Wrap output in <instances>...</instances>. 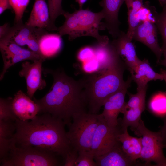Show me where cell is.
<instances>
[{"instance_id": "cell-25", "label": "cell", "mask_w": 166, "mask_h": 166, "mask_svg": "<svg viewBox=\"0 0 166 166\" xmlns=\"http://www.w3.org/2000/svg\"><path fill=\"white\" fill-rule=\"evenodd\" d=\"M150 111L160 117L166 116V92H158L150 99L148 104Z\"/></svg>"}, {"instance_id": "cell-12", "label": "cell", "mask_w": 166, "mask_h": 166, "mask_svg": "<svg viewBox=\"0 0 166 166\" xmlns=\"http://www.w3.org/2000/svg\"><path fill=\"white\" fill-rule=\"evenodd\" d=\"M131 41L126 34L121 31L118 36L110 43L118 56L132 75L141 60L138 57L135 46Z\"/></svg>"}, {"instance_id": "cell-5", "label": "cell", "mask_w": 166, "mask_h": 166, "mask_svg": "<svg viewBox=\"0 0 166 166\" xmlns=\"http://www.w3.org/2000/svg\"><path fill=\"white\" fill-rule=\"evenodd\" d=\"M101 114L86 112L77 113L72 117L73 122L68 125L67 132L70 145L78 152L90 150L96 130L99 124Z\"/></svg>"}, {"instance_id": "cell-1", "label": "cell", "mask_w": 166, "mask_h": 166, "mask_svg": "<svg viewBox=\"0 0 166 166\" xmlns=\"http://www.w3.org/2000/svg\"><path fill=\"white\" fill-rule=\"evenodd\" d=\"M44 69V73L51 74L53 81L50 89L43 97L34 98L38 106L39 113L49 114L69 125L73 116L85 112L87 106L83 79L76 80L62 69Z\"/></svg>"}, {"instance_id": "cell-15", "label": "cell", "mask_w": 166, "mask_h": 166, "mask_svg": "<svg viewBox=\"0 0 166 166\" xmlns=\"http://www.w3.org/2000/svg\"><path fill=\"white\" fill-rule=\"evenodd\" d=\"M11 106L17 118L22 121L31 120L39 112L38 105L22 91H18L11 98Z\"/></svg>"}, {"instance_id": "cell-34", "label": "cell", "mask_w": 166, "mask_h": 166, "mask_svg": "<svg viewBox=\"0 0 166 166\" xmlns=\"http://www.w3.org/2000/svg\"><path fill=\"white\" fill-rule=\"evenodd\" d=\"M78 60L82 63L95 57L94 48L91 46H85L80 49L77 55Z\"/></svg>"}, {"instance_id": "cell-13", "label": "cell", "mask_w": 166, "mask_h": 166, "mask_svg": "<svg viewBox=\"0 0 166 166\" xmlns=\"http://www.w3.org/2000/svg\"><path fill=\"white\" fill-rule=\"evenodd\" d=\"M132 80L131 77L128 78L125 85L110 96L104 104L103 111L101 114L106 122L110 125L115 126L120 124L117 117L125 104V95Z\"/></svg>"}, {"instance_id": "cell-18", "label": "cell", "mask_w": 166, "mask_h": 166, "mask_svg": "<svg viewBox=\"0 0 166 166\" xmlns=\"http://www.w3.org/2000/svg\"><path fill=\"white\" fill-rule=\"evenodd\" d=\"M25 24L48 31H57V29L51 22L49 7L45 0H35L29 18Z\"/></svg>"}, {"instance_id": "cell-19", "label": "cell", "mask_w": 166, "mask_h": 166, "mask_svg": "<svg viewBox=\"0 0 166 166\" xmlns=\"http://www.w3.org/2000/svg\"><path fill=\"white\" fill-rule=\"evenodd\" d=\"M131 77L136 83L138 89L147 87L148 83L150 81L164 80L162 74L156 72L146 59L141 60Z\"/></svg>"}, {"instance_id": "cell-16", "label": "cell", "mask_w": 166, "mask_h": 166, "mask_svg": "<svg viewBox=\"0 0 166 166\" xmlns=\"http://www.w3.org/2000/svg\"><path fill=\"white\" fill-rule=\"evenodd\" d=\"M98 166H131L140 165L130 157L123 150L119 141L105 153L94 156Z\"/></svg>"}, {"instance_id": "cell-2", "label": "cell", "mask_w": 166, "mask_h": 166, "mask_svg": "<svg viewBox=\"0 0 166 166\" xmlns=\"http://www.w3.org/2000/svg\"><path fill=\"white\" fill-rule=\"evenodd\" d=\"M30 120H15L12 142L17 146L41 148L65 159L72 148L63 121L48 113L37 115Z\"/></svg>"}, {"instance_id": "cell-37", "label": "cell", "mask_w": 166, "mask_h": 166, "mask_svg": "<svg viewBox=\"0 0 166 166\" xmlns=\"http://www.w3.org/2000/svg\"><path fill=\"white\" fill-rule=\"evenodd\" d=\"M12 9L9 0H0V14L1 15L6 10Z\"/></svg>"}, {"instance_id": "cell-26", "label": "cell", "mask_w": 166, "mask_h": 166, "mask_svg": "<svg viewBox=\"0 0 166 166\" xmlns=\"http://www.w3.org/2000/svg\"><path fill=\"white\" fill-rule=\"evenodd\" d=\"M147 88V87L137 88V92L135 94L128 93V94L129 99L127 102H125L122 111L128 109L145 105V97Z\"/></svg>"}, {"instance_id": "cell-38", "label": "cell", "mask_w": 166, "mask_h": 166, "mask_svg": "<svg viewBox=\"0 0 166 166\" xmlns=\"http://www.w3.org/2000/svg\"><path fill=\"white\" fill-rule=\"evenodd\" d=\"M164 118V125L159 131L161 134L163 140L166 138V116Z\"/></svg>"}, {"instance_id": "cell-22", "label": "cell", "mask_w": 166, "mask_h": 166, "mask_svg": "<svg viewBox=\"0 0 166 166\" xmlns=\"http://www.w3.org/2000/svg\"><path fill=\"white\" fill-rule=\"evenodd\" d=\"M143 0H124L128 9V28L127 35L132 41L136 27L140 22V11L144 5Z\"/></svg>"}, {"instance_id": "cell-20", "label": "cell", "mask_w": 166, "mask_h": 166, "mask_svg": "<svg viewBox=\"0 0 166 166\" xmlns=\"http://www.w3.org/2000/svg\"><path fill=\"white\" fill-rule=\"evenodd\" d=\"M118 140L121 143L123 150L132 159L136 160L140 158L142 148L141 137L131 136L126 128L119 135Z\"/></svg>"}, {"instance_id": "cell-21", "label": "cell", "mask_w": 166, "mask_h": 166, "mask_svg": "<svg viewBox=\"0 0 166 166\" xmlns=\"http://www.w3.org/2000/svg\"><path fill=\"white\" fill-rule=\"evenodd\" d=\"M62 45L61 36L49 33L44 35L39 42L40 51L45 59L57 54L60 51Z\"/></svg>"}, {"instance_id": "cell-42", "label": "cell", "mask_w": 166, "mask_h": 166, "mask_svg": "<svg viewBox=\"0 0 166 166\" xmlns=\"http://www.w3.org/2000/svg\"><path fill=\"white\" fill-rule=\"evenodd\" d=\"M164 148H166V138L163 140Z\"/></svg>"}, {"instance_id": "cell-11", "label": "cell", "mask_w": 166, "mask_h": 166, "mask_svg": "<svg viewBox=\"0 0 166 166\" xmlns=\"http://www.w3.org/2000/svg\"><path fill=\"white\" fill-rule=\"evenodd\" d=\"M45 59L41 58L30 63L25 61L22 64V69L18 74L26 80L27 95L31 99L38 89L42 90L46 86V82L42 77V64Z\"/></svg>"}, {"instance_id": "cell-17", "label": "cell", "mask_w": 166, "mask_h": 166, "mask_svg": "<svg viewBox=\"0 0 166 166\" xmlns=\"http://www.w3.org/2000/svg\"><path fill=\"white\" fill-rule=\"evenodd\" d=\"M124 0H102L99 4L102 7L101 10L104 16L103 25L109 34L114 39L120 34V22L118 20V14L121 6Z\"/></svg>"}, {"instance_id": "cell-8", "label": "cell", "mask_w": 166, "mask_h": 166, "mask_svg": "<svg viewBox=\"0 0 166 166\" xmlns=\"http://www.w3.org/2000/svg\"><path fill=\"white\" fill-rule=\"evenodd\" d=\"M48 33L45 29L28 26L22 21L14 23L11 27L9 26L0 38L7 37L21 46L27 45L31 50L45 59L40 51L39 42L42 38Z\"/></svg>"}, {"instance_id": "cell-33", "label": "cell", "mask_w": 166, "mask_h": 166, "mask_svg": "<svg viewBox=\"0 0 166 166\" xmlns=\"http://www.w3.org/2000/svg\"><path fill=\"white\" fill-rule=\"evenodd\" d=\"M15 131V121L0 120V138L10 139Z\"/></svg>"}, {"instance_id": "cell-31", "label": "cell", "mask_w": 166, "mask_h": 166, "mask_svg": "<svg viewBox=\"0 0 166 166\" xmlns=\"http://www.w3.org/2000/svg\"><path fill=\"white\" fill-rule=\"evenodd\" d=\"M156 24L161 35L163 44L161 48L162 50L166 51V9L163 8L162 11L158 14Z\"/></svg>"}, {"instance_id": "cell-30", "label": "cell", "mask_w": 166, "mask_h": 166, "mask_svg": "<svg viewBox=\"0 0 166 166\" xmlns=\"http://www.w3.org/2000/svg\"><path fill=\"white\" fill-rule=\"evenodd\" d=\"M94 158V155L90 150L79 151L75 166H97Z\"/></svg>"}, {"instance_id": "cell-6", "label": "cell", "mask_w": 166, "mask_h": 166, "mask_svg": "<svg viewBox=\"0 0 166 166\" xmlns=\"http://www.w3.org/2000/svg\"><path fill=\"white\" fill-rule=\"evenodd\" d=\"M132 131L141 138L142 148L140 159L147 165L154 162L156 166H166V157L163 152L164 140L160 132H153L148 129L141 119L138 126Z\"/></svg>"}, {"instance_id": "cell-29", "label": "cell", "mask_w": 166, "mask_h": 166, "mask_svg": "<svg viewBox=\"0 0 166 166\" xmlns=\"http://www.w3.org/2000/svg\"><path fill=\"white\" fill-rule=\"evenodd\" d=\"M158 14L155 7L151 6L147 2L144 4L140 10V22L148 21L156 24Z\"/></svg>"}, {"instance_id": "cell-41", "label": "cell", "mask_w": 166, "mask_h": 166, "mask_svg": "<svg viewBox=\"0 0 166 166\" xmlns=\"http://www.w3.org/2000/svg\"><path fill=\"white\" fill-rule=\"evenodd\" d=\"M160 72L163 76L164 80L165 81L166 84V70L161 69Z\"/></svg>"}, {"instance_id": "cell-9", "label": "cell", "mask_w": 166, "mask_h": 166, "mask_svg": "<svg viewBox=\"0 0 166 166\" xmlns=\"http://www.w3.org/2000/svg\"><path fill=\"white\" fill-rule=\"evenodd\" d=\"M101 115L93 136L90 149L94 156L102 155L110 150L119 141L118 136L123 132L120 123L117 126L110 125Z\"/></svg>"}, {"instance_id": "cell-36", "label": "cell", "mask_w": 166, "mask_h": 166, "mask_svg": "<svg viewBox=\"0 0 166 166\" xmlns=\"http://www.w3.org/2000/svg\"><path fill=\"white\" fill-rule=\"evenodd\" d=\"M78 152L73 148L66 155L65 159L64 166H75Z\"/></svg>"}, {"instance_id": "cell-43", "label": "cell", "mask_w": 166, "mask_h": 166, "mask_svg": "<svg viewBox=\"0 0 166 166\" xmlns=\"http://www.w3.org/2000/svg\"><path fill=\"white\" fill-rule=\"evenodd\" d=\"M163 8H164V9H166V6H163Z\"/></svg>"}, {"instance_id": "cell-4", "label": "cell", "mask_w": 166, "mask_h": 166, "mask_svg": "<svg viewBox=\"0 0 166 166\" xmlns=\"http://www.w3.org/2000/svg\"><path fill=\"white\" fill-rule=\"evenodd\" d=\"M55 154L30 146H20L11 142L7 156L0 160L1 166L60 165Z\"/></svg>"}, {"instance_id": "cell-27", "label": "cell", "mask_w": 166, "mask_h": 166, "mask_svg": "<svg viewBox=\"0 0 166 166\" xmlns=\"http://www.w3.org/2000/svg\"><path fill=\"white\" fill-rule=\"evenodd\" d=\"M11 98H0V120L15 121L17 119L11 108Z\"/></svg>"}, {"instance_id": "cell-7", "label": "cell", "mask_w": 166, "mask_h": 166, "mask_svg": "<svg viewBox=\"0 0 166 166\" xmlns=\"http://www.w3.org/2000/svg\"><path fill=\"white\" fill-rule=\"evenodd\" d=\"M74 13L75 20L73 31L70 38V41L79 37L89 36L95 38L101 45H105L109 43L108 37L101 35L99 32L100 30H105L103 22H101L104 18L101 11L94 13L87 9H79Z\"/></svg>"}, {"instance_id": "cell-39", "label": "cell", "mask_w": 166, "mask_h": 166, "mask_svg": "<svg viewBox=\"0 0 166 166\" xmlns=\"http://www.w3.org/2000/svg\"><path fill=\"white\" fill-rule=\"evenodd\" d=\"M162 51L164 58L162 60H161L159 63H160V65L166 67V51L162 50Z\"/></svg>"}, {"instance_id": "cell-14", "label": "cell", "mask_w": 166, "mask_h": 166, "mask_svg": "<svg viewBox=\"0 0 166 166\" xmlns=\"http://www.w3.org/2000/svg\"><path fill=\"white\" fill-rule=\"evenodd\" d=\"M133 39L148 47L156 55L157 63H159L163 51L159 44L157 28L154 23L148 21L140 22L136 28Z\"/></svg>"}, {"instance_id": "cell-23", "label": "cell", "mask_w": 166, "mask_h": 166, "mask_svg": "<svg viewBox=\"0 0 166 166\" xmlns=\"http://www.w3.org/2000/svg\"><path fill=\"white\" fill-rule=\"evenodd\" d=\"M93 47L95 57L99 62L101 69L109 67L119 57L110 42L105 45L98 43Z\"/></svg>"}, {"instance_id": "cell-24", "label": "cell", "mask_w": 166, "mask_h": 166, "mask_svg": "<svg viewBox=\"0 0 166 166\" xmlns=\"http://www.w3.org/2000/svg\"><path fill=\"white\" fill-rule=\"evenodd\" d=\"M145 105L124 110L121 112L123 114L122 119L120 120L122 130L130 127L131 130L136 128L139 125L142 112L145 109Z\"/></svg>"}, {"instance_id": "cell-32", "label": "cell", "mask_w": 166, "mask_h": 166, "mask_svg": "<svg viewBox=\"0 0 166 166\" xmlns=\"http://www.w3.org/2000/svg\"><path fill=\"white\" fill-rule=\"evenodd\" d=\"M62 0H48L50 18L52 23L54 25L57 18L65 12L62 7Z\"/></svg>"}, {"instance_id": "cell-28", "label": "cell", "mask_w": 166, "mask_h": 166, "mask_svg": "<svg viewBox=\"0 0 166 166\" xmlns=\"http://www.w3.org/2000/svg\"><path fill=\"white\" fill-rule=\"evenodd\" d=\"M30 0H9L11 7L15 13L14 23L22 22L24 13Z\"/></svg>"}, {"instance_id": "cell-10", "label": "cell", "mask_w": 166, "mask_h": 166, "mask_svg": "<svg viewBox=\"0 0 166 166\" xmlns=\"http://www.w3.org/2000/svg\"><path fill=\"white\" fill-rule=\"evenodd\" d=\"M0 50L3 62L0 81L3 78L7 69L16 63L25 60L34 61L44 58L34 52L21 47L7 37L0 38Z\"/></svg>"}, {"instance_id": "cell-40", "label": "cell", "mask_w": 166, "mask_h": 166, "mask_svg": "<svg viewBox=\"0 0 166 166\" xmlns=\"http://www.w3.org/2000/svg\"><path fill=\"white\" fill-rule=\"evenodd\" d=\"M87 0H76V2H78L79 5L80 9H82L83 4Z\"/></svg>"}, {"instance_id": "cell-3", "label": "cell", "mask_w": 166, "mask_h": 166, "mask_svg": "<svg viewBox=\"0 0 166 166\" xmlns=\"http://www.w3.org/2000/svg\"><path fill=\"white\" fill-rule=\"evenodd\" d=\"M125 67L119 57L109 67L82 79L88 113L97 114L105 101L125 85Z\"/></svg>"}, {"instance_id": "cell-44", "label": "cell", "mask_w": 166, "mask_h": 166, "mask_svg": "<svg viewBox=\"0 0 166 166\" xmlns=\"http://www.w3.org/2000/svg\"></svg>"}, {"instance_id": "cell-35", "label": "cell", "mask_w": 166, "mask_h": 166, "mask_svg": "<svg viewBox=\"0 0 166 166\" xmlns=\"http://www.w3.org/2000/svg\"><path fill=\"white\" fill-rule=\"evenodd\" d=\"M82 69L85 73L91 74L101 70V67L99 62L94 57L83 63Z\"/></svg>"}]
</instances>
